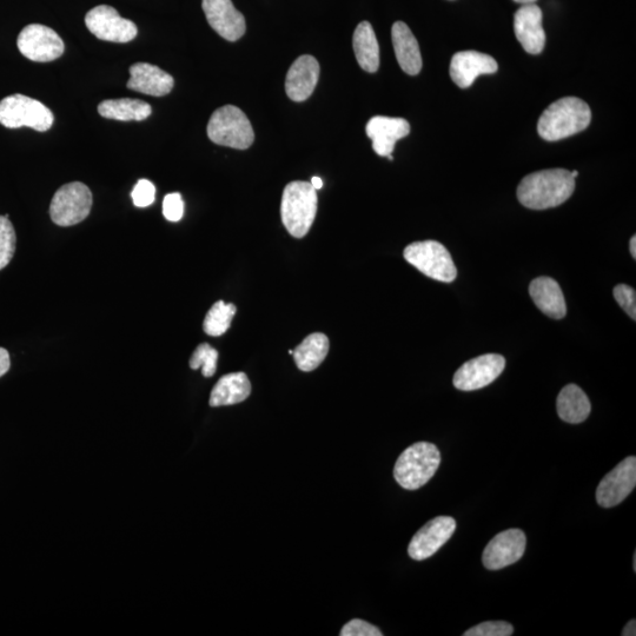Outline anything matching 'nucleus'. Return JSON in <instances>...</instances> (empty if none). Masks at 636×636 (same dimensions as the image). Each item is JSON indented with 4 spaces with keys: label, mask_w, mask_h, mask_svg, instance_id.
Here are the masks:
<instances>
[{
    "label": "nucleus",
    "mask_w": 636,
    "mask_h": 636,
    "mask_svg": "<svg viewBox=\"0 0 636 636\" xmlns=\"http://www.w3.org/2000/svg\"><path fill=\"white\" fill-rule=\"evenodd\" d=\"M556 408L560 419L572 424L585 422L592 410L588 396L576 384H568L561 390Z\"/></svg>",
    "instance_id": "24"
},
{
    "label": "nucleus",
    "mask_w": 636,
    "mask_h": 636,
    "mask_svg": "<svg viewBox=\"0 0 636 636\" xmlns=\"http://www.w3.org/2000/svg\"><path fill=\"white\" fill-rule=\"evenodd\" d=\"M99 115L115 121H144L152 112L150 104L139 99H108L98 105Z\"/></svg>",
    "instance_id": "26"
},
{
    "label": "nucleus",
    "mask_w": 636,
    "mask_h": 636,
    "mask_svg": "<svg viewBox=\"0 0 636 636\" xmlns=\"http://www.w3.org/2000/svg\"><path fill=\"white\" fill-rule=\"evenodd\" d=\"M514 632L512 625L505 621H487L463 634L465 636H510Z\"/></svg>",
    "instance_id": "31"
},
{
    "label": "nucleus",
    "mask_w": 636,
    "mask_h": 636,
    "mask_svg": "<svg viewBox=\"0 0 636 636\" xmlns=\"http://www.w3.org/2000/svg\"><path fill=\"white\" fill-rule=\"evenodd\" d=\"M10 367L11 360L9 351L4 348H0V377H3L6 373H8Z\"/></svg>",
    "instance_id": "36"
},
{
    "label": "nucleus",
    "mask_w": 636,
    "mask_h": 636,
    "mask_svg": "<svg viewBox=\"0 0 636 636\" xmlns=\"http://www.w3.org/2000/svg\"><path fill=\"white\" fill-rule=\"evenodd\" d=\"M174 78L156 65L137 63L130 68L128 88L141 94L163 97L174 88Z\"/></svg>",
    "instance_id": "20"
},
{
    "label": "nucleus",
    "mask_w": 636,
    "mask_h": 636,
    "mask_svg": "<svg viewBox=\"0 0 636 636\" xmlns=\"http://www.w3.org/2000/svg\"><path fill=\"white\" fill-rule=\"evenodd\" d=\"M530 296L543 314L561 320L567 314L565 296L559 283L551 277H539L530 283Z\"/></svg>",
    "instance_id": "22"
},
{
    "label": "nucleus",
    "mask_w": 636,
    "mask_h": 636,
    "mask_svg": "<svg viewBox=\"0 0 636 636\" xmlns=\"http://www.w3.org/2000/svg\"><path fill=\"white\" fill-rule=\"evenodd\" d=\"M392 39L397 62L407 75L416 76L422 70L420 45L409 26L396 22L392 29Z\"/></svg>",
    "instance_id": "21"
},
{
    "label": "nucleus",
    "mask_w": 636,
    "mask_h": 636,
    "mask_svg": "<svg viewBox=\"0 0 636 636\" xmlns=\"http://www.w3.org/2000/svg\"><path fill=\"white\" fill-rule=\"evenodd\" d=\"M592 121V111L586 102L565 97L549 105L538 123L539 135L548 142L561 141L586 130Z\"/></svg>",
    "instance_id": "2"
},
{
    "label": "nucleus",
    "mask_w": 636,
    "mask_h": 636,
    "mask_svg": "<svg viewBox=\"0 0 636 636\" xmlns=\"http://www.w3.org/2000/svg\"><path fill=\"white\" fill-rule=\"evenodd\" d=\"M514 2L522 4V5H526V4H534L538 2V0H514Z\"/></svg>",
    "instance_id": "40"
},
{
    "label": "nucleus",
    "mask_w": 636,
    "mask_h": 636,
    "mask_svg": "<svg viewBox=\"0 0 636 636\" xmlns=\"http://www.w3.org/2000/svg\"><path fill=\"white\" fill-rule=\"evenodd\" d=\"M86 28L98 39L112 43H128L135 39L137 26L124 19L118 11L109 5H99L85 17Z\"/></svg>",
    "instance_id": "10"
},
{
    "label": "nucleus",
    "mask_w": 636,
    "mask_h": 636,
    "mask_svg": "<svg viewBox=\"0 0 636 636\" xmlns=\"http://www.w3.org/2000/svg\"><path fill=\"white\" fill-rule=\"evenodd\" d=\"M55 122L49 108L24 95H12L0 101V124L5 128L19 129L28 127L39 132H45Z\"/></svg>",
    "instance_id": "6"
},
{
    "label": "nucleus",
    "mask_w": 636,
    "mask_h": 636,
    "mask_svg": "<svg viewBox=\"0 0 636 636\" xmlns=\"http://www.w3.org/2000/svg\"><path fill=\"white\" fill-rule=\"evenodd\" d=\"M506 367L505 357L487 354L476 357L463 364L454 375V386L462 392L485 388L503 373Z\"/></svg>",
    "instance_id": "11"
},
{
    "label": "nucleus",
    "mask_w": 636,
    "mask_h": 636,
    "mask_svg": "<svg viewBox=\"0 0 636 636\" xmlns=\"http://www.w3.org/2000/svg\"><path fill=\"white\" fill-rule=\"evenodd\" d=\"M456 522L450 516H437L414 535L408 547L410 558L416 561L429 559L452 538Z\"/></svg>",
    "instance_id": "13"
},
{
    "label": "nucleus",
    "mask_w": 636,
    "mask_h": 636,
    "mask_svg": "<svg viewBox=\"0 0 636 636\" xmlns=\"http://www.w3.org/2000/svg\"><path fill=\"white\" fill-rule=\"evenodd\" d=\"M633 569H634V572H636V554H634V558H633Z\"/></svg>",
    "instance_id": "41"
},
{
    "label": "nucleus",
    "mask_w": 636,
    "mask_h": 636,
    "mask_svg": "<svg viewBox=\"0 0 636 636\" xmlns=\"http://www.w3.org/2000/svg\"><path fill=\"white\" fill-rule=\"evenodd\" d=\"M629 248H631V254L633 258H636V237L633 236L631 243H629Z\"/></svg>",
    "instance_id": "39"
},
{
    "label": "nucleus",
    "mask_w": 636,
    "mask_h": 636,
    "mask_svg": "<svg viewBox=\"0 0 636 636\" xmlns=\"http://www.w3.org/2000/svg\"><path fill=\"white\" fill-rule=\"evenodd\" d=\"M92 208V194L81 182L63 185L53 196L50 217L59 227H72L85 220Z\"/></svg>",
    "instance_id": "8"
},
{
    "label": "nucleus",
    "mask_w": 636,
    "mask_h": 636,
    "mask_svg": "<svg viewBox=\"0 0 636 636\" xmlns=\"http://www.w3.org/2000/svg\"><path fill=\"white\" fill-rule=\"evenodd\" d=\"M163 215L169 222H178L184 215V202L181 194L174 192L165 196L163 201Z\"/></svg>",
    "instance_id": "34"
},
{
    "label": "nucleus",
    "mask_w": 636,
    "mask_h": 636,
    "mask_svg": "<svg viewBox=\"0 0 636 636\" xmlns=\"http://www.w3.org/2000/svg\"><path fill=\"white\" fill-rule=\"evenodd\" d=\"M202 8L212 29L229 42L244 36L245 18L231 0H203Z\"/></svg>",
    "instance_id": "15"
},
{
    "label": "nucleus",
    "mask_w": 636,
    "mask_h": 636,
    "mask_svg": "<svg viewBox=\"0 0 636 636\" xmlns=\"http://www.w3.org/2000/svg\"><path fill=\"white\" fill-rule=\"evenodd\" d=\"M320 78V64L309 55L297 58L290 66L286 78L288 97L294 102H304L313 95Z\"/></svg>",
    "instance_id": "19"
},
{
    "label": "nucleus",
    "mask_w": 636,
    "mask_h": 636,
    "mask_svg": "<svg viewBox=\"0 0 636 636\" xmlns=\"http://www.w3.org/2000/svg\"><path fill=\"white\" fill-rule=\"evenodd\" d=\"M614 297L619 306L626 311V313L632 317V320H636V294L632 287L626 286V284H619L614 288Z\"/></svg>",
    "instance_id": "33"
},
{
    "label": "nucleus",
    "mask_w": 636,
    "mask_h": 636,
    "mask_svg": "<svg viewBox=\"0 0 636 636\" xmlns=\"http://www.w3.org/2000/svg\"><path fill=\"white\" fill-rule=\"evenodd\" d=\"M207 131L210 141L222 147L245 150L255 141L249 118L234 105L217 109L210 118Z\"/></svg>",
    "instance_id": "5"
},
{
    "label": "nucleus",
    "mask_w": 636,
    "mask_h": 636,
    "mask_svg": "<svg viewBox=\"0 0 636 636\" xmlns=\"http://www.w3.org/2000/svg\"><path fill=\"white\" fill-rule=\"evenodd\" d=\"M621 635L624 636H635L636 635V621L631 620L625 626L624 631H622Z\"/></svg>",
    "instance_id": "37"
},
{
    "label": "nucleus",
    "mask_w": 636,
    "mask_h": 636,
    "mask_svg": "<svg viewBox=\"0 0 636 636\" xmlns=\"http://www.w3.org/2000/svg\"><path fill=\"white\" fill-rule=\"evenodd\" d=\"M317 190L309 182H291L283 191L281 216L291 236L302 238L309 233L317 212Z\"/></svg>",
    "instance_id": "4"
},
{
    "label": "nucleus",
    "mask_w": 636,
    "mask_h": 636,
    "mask_svg": "<svg viewBox=\"0 0 636 636\" xmlns=\"http://www.w3.org/2000/svg\"><path fill=\"white\" fill-rule=\"evenodd\" d=\"M542 19V10L535 3L522 5L515 13V36L522 48L530 55H540L545 49L546 32L543 29Z\"/></svg>",
    "instance_id": "17"
},
{
    "label": "nucleus",
    "mask_w": 636,
    "mask_h": 636,
    "mask_svg": "<svg viewBox=\"0 0 636 636\" xmlns=\"http://www.w3.org/2000/svg\"><path fill=\"white\" fill-rule=\"evenodd\" d=\"M498 70V62L492 56L477 51L457 52L450 63V77L461 89H468L477 77L492 75Z\"/></svg>",
    "instance_id": "16"
},
{
    "label": "nucleus",
    "mask_w": 636,
    "mask_h": 636,
    "mask_svg": "<svg viewBox=\"0 0 636 636\" xmlns=\"http://www.w3.org/2000/svg\"><path fill=\"white\" fill-rule=\"evenodd\" d=\"M526 546V534L522 530H505L488 543L482 556L483 565L489 571H499L513 565L525 554Z\"/></svg>",
    "instance_id": "14"
},
{
    "label": "nucleus",
    "mask_w": 636,
    "mask_h": 636,
    "mask_svg": "<svg viewBox=\"0 0 636 636\" xmlns=\"http://www.w3.org/2000/svg\"><path fill=\"white\" fill-rule=\"evenodd\" d=\"M236 314V307L231 303L218 301L211 307L203 323L205 334L222 336L227 333Z\"/></svg>",
    "instance_id": "28"
},
{
    "label": "nucleus",
    "mask_w": 636,
    "mask_h": 636,
    "mask_svg": "<svg viewBox=\"0 0 636 636\" xmlns=\"http://www.w3.org/2000/svg\"><path fill=\"white\" fill-rule=\"evenodd\" d=\"M366 131L376 154L388 157L393 154L396 142L410 134V124L403 118L375 116L368 122Z\"/></svg>",
    "instance_id": "18"
},
{
    "label": "nucleus",
    "mask_w": 636,
    "mask_h": 636,
    "mask_svg": "<svg viewBox=\"0 0 636 636\" xmlns=\"http://www.w3.org/2000/svg\"><path fill=\"white\" fill-rule=\"evenodd\" d=\"M353 46L355 57L364 71L374 74L380 68V46L377 42L373 26L362 22L357 26Z\"/></svg>",
    "instance_id": "25"
},
{
    "label": "nucleus",
    "mask_w": 636,
    "mask_h": 636,
    "mask_svg": "<svg viewBox=\"0 0 636 636\" xmlns=\"http://www.w3.org/2000/svg\"><path fill=\"white\" fill-rule=\"evenodd\" d=\"M574 190L575 178L571 171L543 170L523 178L518 187V198L523 207L546 210L565 203Z\"/></svg>",
    "instance_id": "1"
},
{
    "label": "nucleus",
    "mask_w": 636,
    "mask_h": 636,
    "mask_svg": "<svg viewBox=\"0 0 636 636\" xmlns=\"http://www.w3.org/2000/svg\"><path fill=\"white\" fill-rule=\"evenodd\" d=\"M218 351L208 343H202L197 347L190 359V368L202 369L205 377L214 376L217 370Z\"/></svg>",
    "instance_id": "30"
},
{
    "label": "nucleus",
    "mask_w": 636,
    "mask_h": 636,
    "mask_svg": "<svg viewBox=\"0 0 636 636\" xmlns=\"http://www.w3.org/2000/svg\"><path fill=\"white\" fill-rule=\"evenodd\" d=\"M341 636H382L379 628L360 619L351 620L342 628Z\"/></svg>",
    "instance_id": "35"
},
{
    "label": "nucleus",
    "mask_w": 636,
    "mask_h": 636,
    "mask_svg": "<svg viewBox=\"0 0 636 636\" xmlns=\"http://www.w3.org/2000/svg\"><path fill=\"white\" fill-rule=\"evenodd\" d=\"M251 384L244 373H233L222 377L212 389L210 395L211 407L234 406L248 399Z\"/></svg>",
    "instance_id": "23"
},
{
    "label": "nucleus",
    "mask_w": 636,
    "mask_h": 636,
    "mask_svg": "<svg viewBox=\"0 0 636 636\" xmlns=\"http://www.w3.org/2000/svg\"><path fill=\"white\" fill-rule=\"evenodd\" d=\"M311 185H313L315 190H320L323 187V181L321 180L320 177H313L311 178Z\"/></svg>",
    "instance_id": "38"
},
{
    "label": "nucleus",
    "mask_w": 636,
    "mask_h": 636,
    "mask_svg": "<svg viewBox=\"0 0 636 636\" xmlns=\"http://www.w3.org/2000/svg\"><path fill=\"white\" fill-rule=\"evenodd\" d=\"M571 175H572L573 178H576V177L579 176V172L578 171H572Z\"/></svg>",
    "instance_id": "42"
},
{
    "label": "nucleus",
    "mask_w": 636,
    "mask_h": 636,
    "mask_svg": "<svg viewBox=\"0 0 636 636\" xmlns=\"http://www.w3.org/2000/svg\"><path fill=\"white\" fill-rule=\"evenodd\" d=\"M329 353L328 337L321 333L311 334L294 350V360L298 369L313 371L320 367Z\"/></svg>",
    "instance_id": "27"
},
{
    "label": "nucleus",
    "mask_w": 636,
    "mask_h": 636,
    "mask_svg": "<svg viewBox=\"0 0 636 636\" xmlns=\"http://www.w3.org/2000/svg\"><path fill=\"white\" fill-rule=\"evenodd\" d=\"M403 256L413 267L435 281L452 283L457 277L452 256L445 245L439 242L412 243L404 249Z\"/></svg>",
    "instance_id": "7"
},
{
    "label": "nucleus",
    "mask_w": 636,
    "mask_h": 636,
    "mask_svg": "<svg viewBox=\"0 0 636 636\" xmlns=\"http://www.w3.org/2000/svg\"><path fill=\"white\" fill-rule=\"evenodd\" d=\"M132 201L138 208L150 207L156 200V188L148 180L138 181L131 192Z\"/></svg>",
    "instance_id": "32"
},
{
    "label": "nucleus",
    "mask_w": 636,
    "mask_h": 636,
    "mask_svg": "<svg viewBox=\"0 0 636 636\" xmlns=\"http://www.w3.org/2000/svg\"><path fill=\"white\" fill-rule=\"evenodd\" d=\"M440 463V450L433 443L417 442L404 450L397 459L395 480L404 489H420L432 480Z\"/></svg>",
    "instance_id": "3"
},
{
    "label": "nucleus",
    "mask_w": 636,
    "mask_h": 636,
    "mask_svg": "<svg viewBox=\"0 0 636 636\" xmlns=\"http://www.w3.org/2000/svg\"><path fill=\"white\" fill-rule=\"evenodd\" d=\"M17 45L22 55L32 62L55 61L64 53V42L56 31L41 24L26 26L19 33Z\"/></svg>",
    "instance_id": "9"
},
{
    "label": "nucleus",
    "mask_w": 636,
    "mask_h": 636,
    "mask_svg": "<svg viewBox=\"0 0 636 636\" xmlns=\"http://www.w3.org/2000/svg\"><path fill=\"white\" fill-rule=\"evenodd\" d=\"M16 231L9 215L0 216V270L8 267L16 251Z\"/></svg>",
    "instance_id": "29"
},
{
    "label": "nucleus",
    "mask_w": 636,
    "mask_h": 636,
    "mask_svg": "<svg viewBox=\"0 0 636 636\" xmlns=\"http://www.w3.org/2000/svg\"><path fill=\"white\" fill-rule=\"evenodd\" d=\"M636 486V459L629 456L601 480L596 501L604 508L620 505Z\"/></svg>",
    "instance_id": "12"
}]
</instances>
